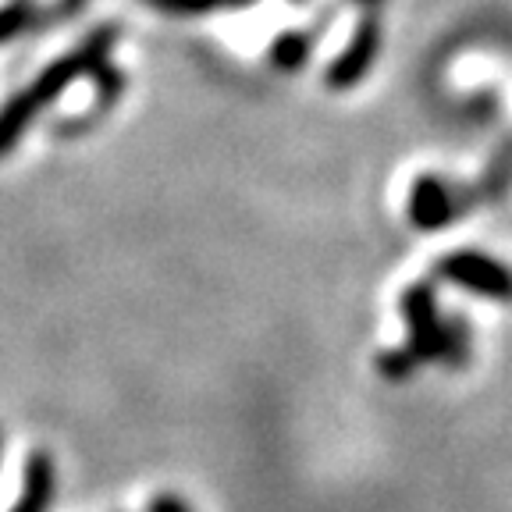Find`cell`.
<instances>
[{
  "label": "cell",
  "mask_w": 512,
  "mask_h": 512,
  "mask_svg": "<svg viewBox=\"0 0 512 512\" xmlns=\"http://www.w3.org/2000/svg\"><path fill=\"white\" fill-rule=\"evenodd\" d=\"M118 40H121V25H114V22L96 25V29L86 32L72 50H64L61 57H54L29 86L11 93L8 100L0 104V157H8V153L22 143L25 132L40 121V114L47 111L50 104H57L75 82L93 79L96 68H104L114 57Z\"/></svg>",
  "instance_id": "obj_1"
},
{
  "label": "cell",
  "mask_w": 512,
  "mask_h": 512,
  "mask_svg": "<svg viewBox=\"0 0 512 512\" xmlns=\"http://www.w3.org/2000/svg\"><path fill=\"white\" fill-rule=\"evenodd\" d=\"M441 281L459 285L480 299H495V303H512V271L498 264L495 256L477 253V249H456L445 253L434 267Z\"/></svg>",
  "instance_id": "obj_2"
},
{
  "label": "cell",
  "mask_w": 512,
  "mask_h": 512,
  "mask_svg": "<svg viewBox=\"0 0 512 512\" xmlns=\"http://www.w3.org/2000/svg\"><path fill=\"white\" fill-rule=\"evenodd\" d=\"M399 310L402 320H406V349L420 363H441V352H445V317L438 310V296H434L431 281L409 285L399 296Z\"/></svg>",
  "instance_id": "obj_3"
},
{
  "label": "cell",
  "mask_w": 512,
  "mask_h": 512,
  "mask_svg": "<svg viewBox=\"0 0 512 512\" xmlns=\"http://www.w3.org/2000/svg\"><path fill=\"white\" fill-rule=\"evenodd\" d=\"M381 40H384L381 18H377V11H367V15L360 18V25L352 29V40L342 47V54L328 64V72H324L328 89L345 93V89L360 86L370 75V68H374L377 54H381Z\"/></svg>",
  "instance_id": "obj_4"
},
{
  "label": "cell",
  "mask_w": 512,
  "mask_h": 512,
  "mask_svg": "<svg viewBox=\"0 0 512 512\" xmlns=\"http://www.w3.org/2000/svg\"><path fill=\"white\" fill-rule=\"evenodd\" d=\"M406 214H409V221H413V228H420V232H441V228H448V224L456 221L459 207H456L452 189H448L441 178L420 175L413 182V189H409Z\"/></svg>",
  "instance_id": "obj_5"
},
{
  "label": "cell",
  "mask_w": 512,
  "mask_h": 512,
  "mask_svg": "<svg viewBox=\"0 0 512 512\" xmlns=\"http://www.w3.org/2000/svg\"><path fill=\"white\" fill-rule=\"evenodd\" d=\"M22 498H18L15 512H47L50 498H54V459L47 456V452H32L29 459H25V473H22Z\"/></svg>",
  "instance_id": "obj_6"
},
{
  "label": "cell",
  "mask_w": 512,
  "mask_h": 512,
  "mask_svg": "<svg viewBox=\"0 0 512 512\" xmlns=\"http://www.w3.org/2000/svg\"><path fill=\"white\" fill-rule=\"evenodd\" d=\"M313 47H317V32H310V29L281 32V36H274L271 50H267V61H271L274 72L296 75V72H303V68H306Z\"/></svg>",
  "instance_id": "obj_7"
},
{
  "label": "cell",
  "mask_w": 512,
  "mask_h": 512,
  "mask_svg": "<svg viewBox=\"0 0 512 512\" xmlns=\"http://www.w3.org/2000/svg\"><path fill=\"white\" fill-rule=\"evenodd\" d=\"M40 29H47V11H43L40 0H11L0 8V47H8V43Z\"/></svg>",
  "instance_id": "obj_8"
},
{
  "label": "cell",
  "mask_w": 512,
  "mask_h": 512,
  "mask_svg": "<svg viewBox=\"0 0 512 512\" xmlns=\"http://www.w3.org/2000/svg\"><path fill=\"white\" fill-rule=\"evenodd\" d=\"M143 4L171 18H200L217 15V11H246L260 0H143Z\"/></svg>",
  "instance_id": "obj_9"
},
{
  "label": "cell",
  "mask_w": 512,
  "mask_h": 512,
  "mask_svg": "<svg viewBox=\"0 0 512 512\" xmlns=\"http://www.w3.org/2000/svg\"><path fill=\"white\" fill-rule=\"evenodd\" d=\"M93 82H96V89H93V121L100 118L104 111H111L114 104L121 100V93H125V72H121L118 64H111L107 61L104 68H96L93 72Z\"/></svg>",
  "instance_id": "obj_10"
},
{
  "label": "cell",
  "mask_w": 512,
  "mask_h": 512,
  "mask_svg": "<svg viewBox=\"0 0 512 512\" xmlns=\"http://www.w3.org/2000/svg\"><path fill=\"white\" fill-rule=\"evenodd\" d=\"M441 363L448 370H463L470 363V328L463 317H445V352Z\"/></svg>",
  "instance_id": "obj_11"
},
{
  "label": "cell",
  "mask_w": 512,
  "mask_h": 512,
  "mask_svg": "<svg viewBox=\"0 0 512 512\" xmlns=\"http://www.w3.org/2000/svg\"><path fill=\"white\" fill-rule=\"evenodd\" d=\"M416 367H420V360H416L406 345H402V349H388L377 356V370H381V377H388V381H409Z\"/></svg>",
  "instance_id": "obj_12"
},
{
  "label": "cell",
  "mask_w": 512,
  "mask_h": 512,
  "mask_svg": "<svg viewBox=\"0 0 512 512\" xmlns=\"http://www.w3.org/2000/svg\"><path fill=\"white\" fill-rule=\"evenodd\" d=\"M86 4L89 0H54V4H43V11H47V25L64 22V18H75Z\"/></svg>",
  "instance_id": "obj_13"
},
{
  "label": "cell",
  "mask_w": 512,
  "mask_h": 512,
  "mask_svg": "<svg viewBox=\"0 0 512 512\" xmlns=\"http://www.w3.org/2000/svg\"><path fill=\"white\" fill-rule=\"evenodd\" d=\"M150 512H189V509H185V505L178 502V498L164 495V498H157V502L150 505Z\"/></svg>",
  "instance_id": "obj_14"
},
{
  "label": "cell",
  "mask_w": 512,
  "mask_h": 512,
  "mask_svg": "<svg viewBox=\"0 0 512 512\" xmlns=\"http://www.w3.org/2000/svg\"><path fill=\"white\" fill-rule=\"evenodd\" d=\"M352 4H360L363 11H377L384 4V0H352Z\"/></svg>",
  "instance_id": "obj_15"
},
{
  "label": "cell",
  "mask_w": 512,
  "mask_h": 512,
  "mask_svg": "<svg viewBox=\"0 0 512 512\" xmlns=\"http://www.w3.org/2000/svg\"><path fill=\"white\" fill-rule=\"evenodd\" d=\"M0 452H4V434H0Z\"/></svg>",
  "instance_id": "obj_16"
},
{
  "label": "cell",
  "mask_w": 512,
  "mask_h": 512,
  "mask_svg": "<svg viewBox=\"0 0 512 512\" xmlns=\"http://www.w3.org/2000/svg\"><path fill=\"white\" fill-rule=\"evenodd\" d=\"M292 4H306V0H292Z\"/></svg>",
  "instance_id": "obj_17"
}]
</instances>
